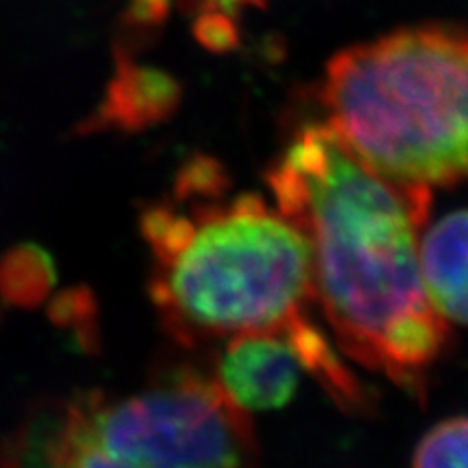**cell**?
Here are the masks:
<instances>
[{
  "label": "cell",
  "instance_id": "obj_1",
  "mask_svg": "<svg viewBox=\"0 0 468 468\" xmlns=\"http://www.w3.org/2000/svg\"><path fill=\"white\" fill-rule=\"evenodd\" d=\"M266 180L309 244L314 303L344 354L423 397L449 342L421 273L430 189L377 172L330 123L301 129Z\"/></svg>",
  "mask_w": 468,
  "mask_h": 468
},
{
  "label": "cell",
  "instance_id": "obj_2",
  "mask_svg": "<svg viewBox=\"0 0 468 468\" xmlns=\"http://www.w3.org/2000/svg\"><path fill=\"white\" fill-rule=\"evenodd\" d=\"M225 172L197 158L168 199L141 211L153 254L151 299L172 338L194 346L244 332H285L314 301L303 232L254 192L229 194Z\"/></svg>",
  "mask_w": 468,
  "mask_h": 468
},
{
  "label": "cell",
  "instance_id": "obj_3",
  "mask_svg": "<svg viewBox=\"0 0 468 468\" xmlns=\"http://www.w3.org/2000/svg\"><path fill=\"white\" fill-rule=\"evenodd\" d=\"M328 123L365 163L410 187L468 184V32L406 27L328 63Z\"/></svg>",
  "mask_w": 468,
  "mask_h": 468
},
{
  "label": "cell",
  "instance_id": "obj_4",
  "mask_svg": "<svg viewBox=\"0 0 468 468\" xmlns=\"http://www.w3.org/2000/svg\"><path fill=\"white\" fill-rule=\"evenodd\" d=\"M63 414L123 468H261L250 416L194 369L160 375L127 397L86 394Z\"/></svg>",
  "mask_w": 468,
  "mask_h": 468
},
{
  "label": "cell",
  "instance_id": "obj_5",
  "mask_svg": "<svg viewBox=\"0 0 468 468\" xmlns=\"http://www.w3.org/2000/svg\"><path fill=\"white\" fill-rule=\"evenodd\" d=\"M306 375L287 332H244L229 338L215 383L248 416L287 406Z\"/></svg>",
  "mask_w": 468,
  "mask_h": 468
},
{
  "label": "cell",
  "instance_id": "obj_6",
  "mask_svg": "<svg viewBox=\"0 0 468 468\" xmlns=\"http://www.w3.org/2000/svg\"><path fill=\"white\" fill-rule=\"evenodd\" d=\"M421 273L435 311L468 328V209H457L421 232Z\"/></svg>",
  "mask_w": 468,
  "mask_h": 468
},
{
  "label": "cell",
  "instance_id": "obj_7",
  "mask_svg": "<svg viewBox=\"0 0 468 468\" xmlns=\"http://www.w3.org/2000/svg\"><path fill=\"white\" fill-rule=\"evenodd\" d=\"M176 82L149 69H129L112 86L98 125L139 131L166 120L178 104Z\"/></svg>",
  "mask_w": 468,
  "mask_h": 468
},
{
  "label": "cell",
  "instance_id": "obj_8",
  "mask_svg": "<svg viewBox=\"0 0 468 468\" xmlns=\"http://www.w3.org/2000/svg\"><path fill=\"white\" fill-rule=\"evenodd\" d=\"M53 266L39 248H18L0 263V292L18 304H36L49 291Z\"/></svg>",
  "mask_w": 468,
  "mask_h": 468
},
{
  "label": "cell",
  "instance_id": "obj_9",
  "mask_svg": "<svg viewBox=\"0 0 468 468\" xmlns=\"http://www.w3.org/2000/svg\"><path fill=\"white\" fill-rule=\"evenodd\" d=\"M412 468H468V416L443 420L423 435Z\"/></svg>",
  "mask_w": 468,
  "mask_h": 468
},
{
  "label": "cell",
  "instance_id": "obj_10",
  "mask_svg": "<svg viewBox=\"0 0 468 468\" xmlns=\"http://www.w3.org/2000/svg\"><path fill=\"white\" fill-rule=\"evenodd\" d=\"M266 0H197L201 16L197 24H229L234 26V16L244 8L261 6Z\"/></svg>",
  "mask_w": 468,
  "mask_h": 468
}]
</instances>
